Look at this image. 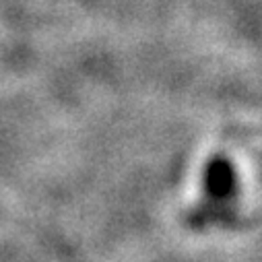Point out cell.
I'll return each instance as SVG.
<instances>
[{
    "label": "cell",
    "instance_id": "6da1fadb",
    "mask_svg": "<svg viewBox=\"0 0 262 262\" xmlns=\"http://www.w3.org/2000/svg\"><path fill=\"white\" fill-rule=\"evenodd\" d=\"M205 186L213 199H227L235 186V173L225 159H215L205 173Z\"/></svg>",
    "mask_w": 262,
    "mask_h": 262
}]
</instances>
